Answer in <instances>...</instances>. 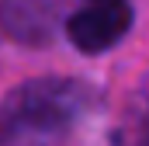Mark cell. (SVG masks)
<instances>
[{"mask_svg": "<svg viewBox=\"0 0 149 146\" xmlns=\"http://www.w3.org/2000/svg\"><path fill=\"white\" fill-rule=\"evenodd\" d=\"M90 87L66 77H42L14 87L0 108L3 146H52L90 111Z\"/></svg>", "mask_w": 149, "mask_h": 146, "instance_id": "cell-1", "label": "cell"}, {"mask_svg": "<svg viewBox=\"0 0 149 146\" xmlns=\"http://www.w3.org/2000/svg\"><path fill=\"white\" fill-rule=\"evenodd\" d=\"M132 25V4L128 0H80L66 32L80 52H108Z\"/></svg>", "mask_w": 149, "mask_h": 146, "instance_id": "cell-2", "label": "cell"}, {"mask_svg": "<svg viewBox=\"0 0 149 146\" xmlns=\"http://www.w3.org/2000/svg\"><path fill=\"white\" fill-rule=\"evenodd\" d=\"M3 28L17 38L42 42L52 35V21H56V0H3L0 7Z\"/></svg>", "mask_w": 149, "mask_h": 146, "instance_id": "cell-3", "label": "cell"}, {"mask_svg": "<svg viewBox=\"0 0 149 146\" xmlns=\"http://www.w3.org/2000/svg\"><path fill=\"white\" fill-rule=\"evenodd\" d=\"M111 146H149V108L142 111V115H135V118L128 122V129L121 125V129L114 132Z\"/></svg>", "mask_w": 149, "mask_h": 146, "instance_id": "cell-4", "label": "cell"}]
</instances>
